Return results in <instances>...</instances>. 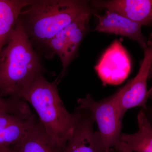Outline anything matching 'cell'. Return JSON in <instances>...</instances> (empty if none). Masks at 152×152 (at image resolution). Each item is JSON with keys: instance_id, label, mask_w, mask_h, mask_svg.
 Returning <instances> with one entry per match:
<instances>
[{"instance_id": "6da1fadb", "label": "cell", "mask_w": 152, "mask_h": 152, "mask_svg": "<svg viewBox=\"0 0 152 152\" xmlns=\"http://www.w3.org/2000/svg\"><path fill=\"white\" fill-rule=\"evenodd\" d=\"M47 72L19 18L0 54V96L20 98Z\"/></svg>"}, {"instance_id": "ac0fdd59", "label": "cell", "mask_w": 152, "mask_h": 152, "mask_svg": "<svg viewBox=\"0 0 152 152\" xmlns=\"http://www.w3.org/2000/svg\"><path fill=\"white\" fill-rule=\"evenodd\" d=\"M106 152H121L118 151L114 148H111L109 149L106 150Z\"/></svg>"}, {"instance_id": "ba28073f", "label": "cell", "mask_w": 152, "mask_h": 152, "mask_svg": "<svg viewBox=\"0 0 152 152\" xmlns=\"http://www.w3.org/2000/svg\"><path fill=\"white\" fill-rule=\"evenodd\" d=\"M95 14L94 10L83 13L77 17L69 24L60 31L65 48V58L60 75L56 80L58 83L65 75L68 67L77 54L80 45L89 30L90 18Z\"/></svg>"}, {"instance_id": "5bb4252c", "label": "cell", "mask_w": 152, "mask_h": 152, "mask_svg": "<svg viewBox=\"0 0 152 152\" xmlns=\"http://www.w3.org/2000/svg\"><path fill=\"white\" fill-rule=\"evenodd\" d=\"M38 120L33 114L27 119L0 127V148L12 147L19 143Z\"/></svg>"}, {"instance_id": "8fae6325", "label": "cell", "mask_w": 152, "mask_h": 152, "mask_svg": "<svg viewBox=\"0 0 152 152\" xmlns=\"http://www.w3.org/2000/svg\"><path fill=\"white\" fill-rule=\"evenodd\" d=\"M138 131L133 134L121 133L115 148L121 152H152V126L141 110L137 117Z\"/></svg>"}, {"instance_id": "52a82bcc", "label": "cell", "mask_w": 152, "mask_h": 152, "mask_svg": "<svg viewBox=\"0 0 152 152\" xmlns=\"http://www.w3.org/2000/svg\"><path fill=\"white\" fill-rule=\"evenodd\" d=\"M78 109V121L64 152H106L99 133L94 130L95 121L91 114Z\"/></svg>"}, {"instance_id": "30bf717a", "label": "cell", "mask_w": 152, "mask_h": 152, "mask_svg": "<svg viewBox=\"0 0 152 152\" xmlns=\"http://www.w3.org/2000/svg\"><path fill=\"white\" fill-rule=\"evenodd\" d=\"M94 9H105L122 15L141 26L152 25V0L92 1Z\"/></svg>"}, {"instance_id": "7a4b0ae2", "label": "cell", "mask_w": 152, "mask_h": 152, "mask_svg": "<svg viewBox=\"0 0 152 152\" xmlns=\"http://www.w3.org/2000/svg\"><path fill=\"white\" fill-rule=\"evenodd\" d=\"M94 10L89 1L31 0L19 18L34 48L44 55L51 39L81 14Z\"/></svg>"}, {"instance_id": "3957f363", "label": "cell", "mask_w": 152, "mask_h": 152, "mask_svg": "<svg viewBox=\"0 0 152 152\" xmlns=\"http://www.w3.org/2000/svg\"><path fill=\"white\" fill-rule=\"evenodd\" d=\"M57 85L55 81L50 83L41 75L20 98L31 105L47 133L65 148L78 121L80 111L77 108L73 113L68 111L60 97Z\"/></svg>"}, {"instance_id": "e0dca14e", "label": "cell", "mask_w": 152, "mask_h": 152, "mask_svg": "<svg viewBox=\"0 0 152 152\" xmlns=\"http://www.w3.org/2000/svg\"><path fill=\"white\" fill-rule=\"evenodd\" d=\"M0 152H15L12 147L0 148Z\"/></svg>"}, {"instance_id": "9c48e42d", "label": "cell", "mask_w": 152, "mask_h": 152, "mask_svg": "<svg viewBox=\"0 0 152 152\" xmlns=\"http://www.w3.org/2000/svg\"><path fill=\"white\" fill-rule=\"evenodd\" d=\"M94 15L98 19L94 31L127 37L137 42L143 49L148 46L146 39L142 33V26L137 22L113 11L107 10L102 15Z\"/></svg>"}, {"instance_id": "2e32d148", "label": "cell", "mask_w": 152, "mask_h": 152, "mask_svg": "<svg viewBox=\"0 0 152 152\" xmlns=\"http://www.w3.org/2000/svg\"><path fill=\"white\" fill-rule=\"evenodd\" d=\"M28 118L10 113L4 111H0V127L9 126Z\"/></svg>"}, {"instance_id": "8992f818", "label": "cell", "mask_w": 152, "mask_h": 152, "mask_svg": "<svg viewBox=\"0 0 152 152\" xmlns=\"http://www.w3.org/2000/svg\"><path fill=\"white\" fill-rule=\"evenodd\" d=\"M131 68L129 53L117 39L106 50L95 67L102 81L106 84L113 85L124 82L129 75Z\"/></svg>"}, {"instance_id": "d6986e66", "label": "cell", "mask_w": 152, "mask_h": 152, "mask_svg": "<svg viewBox=\"0 0 152 152\" xmlns=\"http://www.w3.org/2000/svg\"><path fill=\"white\" fill-rule=\"evenodd\" d=\"M149 98H152V87L151 89L148 91Z\"/></svg>"}, {"instance_id": "4fadbf2b", "label": "cell", "mask_w": 152, "mask_h": 152, "mask_svg": "<svg viewBox=\"0 0 152 152\" xmlns=\"http://www.w3.org/2000/svg\"><path fill=\"white\" fill-rule=\"evenodd\" d=\"M31 0H0V54L15 26L21 12Z\"/></svg>"}, {"instance_id": "277c9868", "label": "cell", "mask_w": 152, "mask_h": 152, "mask_svg": "<svg viewBox=\"0 0 152 152\" xmlns=\"http://www.w3.org/2000/svg\"><path fill=\"white\" fill-rule=\"evenodd\" d=\"M78 108L87 111L97 123L99 133L106 149L116 148L121 133L122 119L116 104L111 97L98 102L91 94L77 100Z\"/></svg>"}, {"instance_id": "7c38bea8", "label": "cell", "mask_w": 152, "mask_h": 152, "mask_svg": "<svg viewBox=\"0 0 152 152\" xmlns=\"http://www.w3.org/2000/svg\"><path fill=\"white\" fill-rule=\"evenodd\" d=\"M15 152H64L51 138L39 119L21 141L12 147Z\"/></svg>"}, {"instance_id": "5b68a950", "label": "cell", "mask_w": 152, "mask_h": 152, "mask_svg": "<svg viewBox=\"0 0 152 152\" xmlns=\"http://www.w3.org/2000/svg\"><path fill=\"white\" fill-rule=\"evenodd\" d=\"M144 49V57L138 72L124 86L111 97L116 104L120 116L123 119L129 109L137 107H146L149 98L148 79L152 73V34Z\"/></svg>"}, {"instance_id": "9a60e30c", "label": "cell", "mask_w": 152, "mask_h": 152, "mask_svg": "<svg viewBox=\"0 0 152 152\" xmlns=\"http://www.w3.org/2000/svg\"><path fill=\"white\" fill-rule=\"evenodd\" d=\"M0 111H4L12 114L29 118L32 115L28 102L22 98L0 96Z\"/></svg>"}]
</instances>
